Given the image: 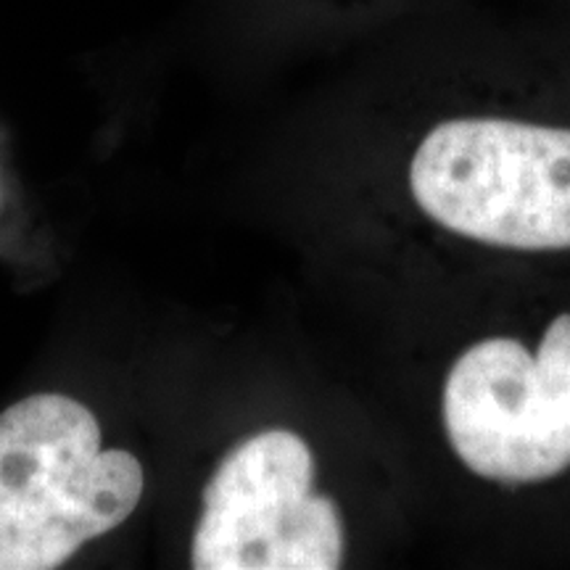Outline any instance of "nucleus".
Wrapping results in <instances>:
<instances>
[{
  "label": "nucleus",
  "mask_w": 570,
  "mask_h": 570,
  "mask_svg": "<svg viewBox=\"0 0 570 570\" xmlns=\"http://www.w3.org/2000/svg\"><path fill=\"white\" fill-rule=\"evenodd\" d=\"M449 446L487 481L539 483L570 468V312L537 352L494 336L465 348L441 396Z\"/></svg>",
  "instance_id": "3"
},
{
  "label": "nucleus",
  "mask_w": 570,
  "mask_h": 570,
  "mask_svg": "<svg viewBox=\"0 0 570 570\" xmlns=\"http://www.w3.org/2000/svg\"><path fill=\"white\" fill-rule=\"evenodd\" d=\"M344 520L315 491L306 441L269 428L225 454L204 491L190 566L196 570H333L344 562Z\"/></svg>",
  "instance_id": "4"
},
{
  "label": "nucleus",
  "mask_w": 570,
  "mask_h": 570,
  "mask_svg": "<svg viewBox=\"0 0 570 570\" xmlns=\"http://www.w3.org/2000/svg\"><path fill=\"white\" fill-rule=\"evenodd\" d=\"M415 204L444 230L515 252L570 248V127L441 119L410 164Z\"/></svg>",
  "instance_id": "2"
},
{
  "label": "nucleus",
  "mask_w": 570,
  "mask_h": 570,
  "mask_svg": "<svg viewBox=\"0 0 570 570\" xmlns=\"http://www.w3.org/2000/svg\"><path fill=\"white\" fill-rule=\"evenodd\" d=\"M146 475L138 458L101 446L85 404L35 394L0 412V570H51L122 525Z\"/></svg>",
  "instance_id": "1"
}]
</instances>
